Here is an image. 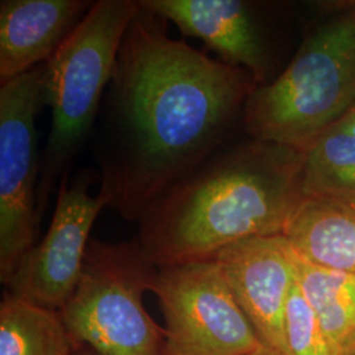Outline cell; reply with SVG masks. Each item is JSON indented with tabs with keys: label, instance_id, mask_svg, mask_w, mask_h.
Listing matches in <instances>:
<instances>
[{
	"label": "cell",
	"instance_id": "obj_1",
	"mask_svg": "<svg viewBox=\"0 0 355 355\" xmlns=\"http://www.w3.org/2000/svg\"><path fill=\"white\" fill-rule=\"evenodd\" d=\"M166 23L140 1L105 91L98 195L132 221L221 149L258 86L245 70L170 37Z\"/></svg>",
	"mask_w": 355,
	"mask_h": 355
},
{
	"label": "cell",
	"instance_id": "obj_2",
	"mask_svg": "<svg viewBox=\"0 0 355 355\" xmlns=\"http://www.w3.org/2000/svg\"><path fill=\"white\" fill-rule=\"evenodd\" d=\"M305 153L252 140L217 150L140 218L139 241L157 267L211 259L232 243L284 234L303 202Z\"/></svg>",
	"mask_w": 355,
	"mask_h": 355
},
{
	"label": "cell",
	"instance_id": "obj_3",
	"mask_svg": "<svg viewBox=\"0 0 355 355\" xmlns=\"http://www.w3.org/2000/svg\"><path fill=\"white\" fill-rule=\"evenodd\" d=\"M355 104V3L313 26L290 64L257 86L242 119L254 140L306 153Z\"/></svg>",
	"mask_w": 355,
	"mask_h": 355
},
{
	"label": "cell",
	"instance_id": "obj_4",
	"mask_svg": "<svg viewBox=\"0 0 355 355\" xmlns=\"http://www.w3.org/2000/svg\"><path fill=\"white\" fill-rule=\"evenodd\" d=\"M139 10L136 0L95 1L45 64L42 104L51 108V128L40 168V217L55 182L67 175L69 166L89 140L123 38Z\"/></svg>",
	"mask_w": 355,
	"mask_h": 355
},
{
	"label": "cell",
	"instance_id": "obj_5",
	"mask_svg": "<svg viewBox=\"0 0 355 355\" xmlns=\"http://www.w3.org/2000/svg\"><path fill=\"white\" fill-rule=\"evenodd\" d=\"M157 271L139 239L91 240L76 291L60 309L74 343L98 355H168L165 328L144 305Z\"/></svg>",
	"mask_w": 355,
	"mask_h": 355
},
{
	"label": "cell",
	"instance_id": "obj_6",
	"mask_svg": "<svg viewBox=\"0 0 355 355\" xmlns=\"http://www.w3.org/2000/svg\"><path fill=\"white\" fill-rule=\"evenodd\" d=\"M168 355H246L263 346L215 259L158 267Z\"/></svg>",
	"mask_w": 355,
	"mask_h": 355
},
{
	"label": "cell",
	"instance_id": "obj_7",
	"mask_svg": "<svg viewBox=\"0 0 355 355\" xmlns=\"http://www.w3.org/2000/svg\"><path fill=\"white\" fill-rule=\"evenodd\" d=\"M45 64L0 87V280L8 284L36 245L38 164L36 117Z\"/></svg>",
	"mask_w": 355,
	"mask_h": 355
},
{
	"label": "cell",
	"instance_id": "obj_8",
	"mask_svg": "<svg viewBox=\"0 0 355 355\" xmlns=\"http://www.w3.org/2000/svg\"><path fill=\"white\" fill-rule=\"evenodd\" d=\"M105 208L99 195L92 196L85 179L60 191L51 225L41 241L21 259L12 279L6 286L13 296L33 304L60 311L76 291L89 250V233Z\"/></svg>",
	"mask_w": 355,
	"mask_h": 355
},
{
	"label": "cell",
	"instance_id": "obj_9",
	"mask_svg": "<svg viewBox=\"0 0 355 355\" xmlns=\"http://www.w3.org/2000/svg\"><path fill=\"white\" fill-rule=\"evenodd\" d=\"M263 346L286 353V308L296 283L295 250L283 236L232 243L214 257Z\"/></svg>",
	"mask_w": 355,
	"mask_h": 355
},
{
	"label": "cell",
	"instance_id": "obj_10",
	"mask_svg": "<svg viewBox=\"0 0 355 355\" xmlns=\"http://www.w3.org/2000/svg\"><path fill=\"white\" fill-rule=\"evenodd\" d=\"M173 23L183 36L202 40L218 60L245 70L258 86L270 82L271 54L262 24L249 1L140 0Z\"/></svg>",
	"mask_w": 355,
	"mask_h": 355
},
{
	"label": "cell",
	"instance_id": "obj_11",
	"mask_svg": "<svg viewBox=\"0 0 355 355\" xmlns=\"http://www.w3.org/2000/svg\"><path fill=\"white\" fill-rule=\"evenodd\" d=\"M92 4L83 0H3L0 82L46 64Z\"/></svg>",
	"mask_w": 355,
	"mask_h": 355
},
{
	"label": "cell",
	"instance_id": "obj_12",
	"mask_svg": "<svg viewBox=\"0 0 355 355\" xmlns=\"http://www.w3.org/2000/svg\"><path fill=\"white\" fill-rule=\"evenodd\" d=\"M283 236L306 261L355 275V203L303 199Z\"/></svg>",
	"mask_w": 355,
	"mask_h": 355
},
{
	"label": "cell",
	"instance_id": "obj_13",
	"mask_svg": "<svg viewBox=\"0 0 355 355\" xmlns=\"http://www.w3.org/2000/svg\"><path fill=\"white\" fill-rule=\"evenodd\" d=\"M296 282L341 354L355 347V275L318 266L295 252Z\"/></svg>",
	"mask_w": 355,
	"mask_h": 355
},
{
	"label": "cell",
	"instance_id": "obj_14",
	"mask_svg": "<svg viewBox=\"0 0 355 355\" xmlns=\"http://www.w3.org/2000/svg\"><path fill=\"white\" fill-rule=\"evenodd\" d=\"M76 347L60 311L4 293L0 303V355H71Z\"/></svg>",
	"mask_w": 355,
	"mask_h": 355
},
{
	"label": "cell",
	"instance_id": "obj_15",
	"mask_svg": "<svg viewBox=\"0 0 355 355\" xmlns=\"http://www.w3.org/2000/svg\"><path fill=\"white\" fill-rule=\"evenodd\" d=\"M302 193L355 203V130L331 127L305 153Z\"/></svg>",
	"mask_w": 355,
	"mask_h": 355
},
{
	"label": "cell",
	"instance_id": "obj_16",
	"mask_svg": "<svg viewBox=\"0 0 355 355\" xmlns=\"http://www.w3.org/2000/svg\"><path fill=\"white\" fill-rule=\"evenodd\" d=\"M284 343V355H343L320 325L297 282L286 308Z\"/></svg>",
	"mask_w": 355,
	"mask_h": 355
},
{
	"label": "cell",
	"instance_id": "obj_17",
	"mask_svg": "<svg viewBox=\"0 0 355 355\" xmlns=\"http://www.w3.org/2000/svg\"><path fill=\"white\" fill-rule=\"evenodd\" d=\"M333 127L346 129V130H355V104L347 111V114L343 116V119L336 123Z\"/></svg>",
	"mask_w": 355,
	"mask_h": 355
},
{
	"label": "cell",
	"instance_id": "obj_18",
	"mask_svg": "<svg viewBox=\"0 0 355 355\" xmlns=\"http://www.w3.org/2000/svg\"><path fill=\"white\" fill-rule=\"evenodd\" d=\"M246 355H283L278 353V352H275V350H272V349H268L266 346H261L259 349H257V350H254L252 353H249V354Z\"/></svg>",
	"mask_w": 355,
	"mask_h": 355
},
{
	"label": "cell",
	"instance_id": "obj_19",
	"mask_svg": "<svg viewBox=\"0 0 355 355\" xmlns=\"http://www.w3.org/2000/svg\"><path fill=\"white\" fill-rule=\"evenodd\" d=\"M71 355H98L92 349H89L87 346H78L76 350L73 352V354Z\"/></svg>",
	"mask_w": 355,
	"mask_h": 355
},
{
	"label": "cell",
	"instance_id": "obj_20",
	"mask_svg": "<svg viewBox=\"0 0 355 355\" xmlns=\"http://www.w3.org/2000/svg\"><path fill=\"white\" fill-rule=\"evenodd\" d=\"M347 355H355V347L354 349H353V350H352V352H350V353H349V354Z\"/></svg>",
	"mask_w": 355,
	"mask_h": 355
}]
</instances>
